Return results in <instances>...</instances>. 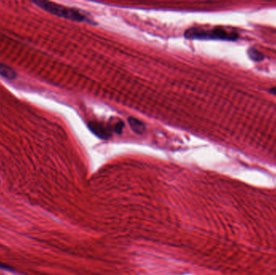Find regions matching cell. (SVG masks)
I'll return each mask as SVG.
<instances>
[{"label": "cell", "instance_id": "cell-8", "mask_svg": "<svg viewBox=\"0 0 276 275\" xmlns=\"http://www.w3.org/2000/svg\"><path fill=\"white\" fill-rule=\"evenodd\" d=\"M270 91V92H272V94H274V95H276V88H273V89L269 90Z\"/></svg>", "mask_w": 276, "mask_h": 275}, {"label": "cell", "instance_id": "cell-2", "mask_svg": "<svg viewBox=\"0 0 276 275\" xmlns=\"http://www.w3.org/2000/svg\"><path fill=\"white\" fill-rule=\"evenodd\" d=\"M185 37L198 40H236L239 35L236 32H230L222 27H217L209 30L192 28L186 31Z\"/></svg>", "mask_w": 276, "mask_h": 275}, {"label": "cell", "instance_id": "cell-6", "mask_svg": "<svg viewBox=\"0 0 276 275\" xmlns=\"http://www.w3.org/2000/svg\"><path fill=\"white\" fill-rule=\"evenodd\" d=\"M248 55L251 57V59L253 60L255 62H261L264 59V56L263 53H260V51H258L255 48H250L248 50Z\"/></svg>", "mask_w": 276, "mask_h": 275}, {"label": "cell", "instance_id": "cell-1", "mask_svg": "<svg viewBox=\"0 0 276 275\" xmlns=\"http://www.w3.org/2000/svg\"><path fill=\"white\" fill-rule=\"evenodd\" d=\"M32 2L34 4L39 6L40 8L48 11L50 14L57 15V16L74 20V21L89 22L88 17L78 9L68 7V6L57 4L55 2L43 1V0H37V1H33Z\"/></svg>", "mask_w": 276, "mask_h": 275}, {"label": "cell", "instance_id": "cell-5", "mask_svg": "<svg viewBox=\"0 0 276 275\" xmlns=\"http://www.w3.org/2000/svg\"><path fill=\"white\" fill-rule=\"evenodd\" d=\"M128 121H129V126L134 133L137 134H143L145 131V125L141 121L137 119L133 118V117L129 118Z\"/></svg>", "mask_w": 276, "mask_h": 275}, {"label": "cell", "instance_id": "cell-7", "mask_svg": "<svg viewBox=\"0 0 276 275\" xmlns=\"http://www.w3.org/2000/svg\"><path fill=\"white\" fill-rule=\"evenodd\" d=\"M0 269L5 270L7 271H12L13 269L11 267L6 266V265L3 264V263H0Z\"/></svg>", "mask_w": 276, "mask_h": 275}, {"label": "cell", "instance_id": "cell-4", "mask_svg": "<svg viewBox=\"0 0 276 275\" xmlns=\"http://www.w3.org/2000/svg\"><path fill=\"white\" fill-rule=\"evenodd\" d=\"M0 75L8 80H14L17 78V74L15 70L10 66L2 63H0Z\"/></svg>", "mask_w": 276, "mask_h": 275}, {"label": "cell", "instance_id": "cell-3", "mask_svg": "<svg viewBox=\"0 0 276 275\" xmlns=\"http://www.w3.org/2000/svg\"><path fill=\"white\" fill-rule=\"evenodd\" d=\"M89 128L90 130L95 134L103 139H108L111 137V133H110V129L106 127L105 125H102L99 123H91L89 124Z\"/></svg>", "mask_w": 276, "mask_h": 275}]
</instances>
